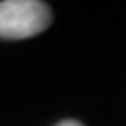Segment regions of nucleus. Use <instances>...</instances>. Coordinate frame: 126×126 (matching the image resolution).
Returning <instances> with one entry per match:
<instances>
[{
    "label": "nucleus",
    "mask_w": 126,
    "mask_h": 126,
    "mask_svg": "<svg viewBox=\"0 0 126 126\" xmlns=\"http://www.w3.org/2000/svg\"><path fill=\"white\" fill-rule=\"evenodd\" d=\"M51 24V10L39 0L0 2V37L26 39L45 32Z\"/></svg>",
    "instance_id": "nucleus-1"
},
{
    "label": "nucleus",
    "mask_w": 126,
    "mask_h": 126,
    "mask_svg": "<svg viewBox=\"0 0 126 126\" xmlns=\"http://www.w3.org/2000/svg\"><path fill=\"white\" fill-rule=\"evenodd\" d=\"M55 126H83V124L77 122V120H61V122L55 124Z\"/></svg>",
    "instance_id": "nucleus-2"
}]
</instances>
